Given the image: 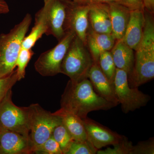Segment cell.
<instances>
[{
    "label": "cell",
    "instance_id": "1",
    "mask_svg": "<svg viewBox=\"0 0 154 154\" xmlns=\"http://www.w3.org/2000/svg\"><path fill=\"white\" fill-rule=\"evenodd\" d=\"M61 110L82 119L88 113L99 110H108L117 106L98 95L88 79L79 82L69 80L60 100Z\"/></svg>",
    "mask_w": 154,
    "mask_h": 154
},
{
    "label": "cell",
    "instance_id": "2",
    "mask_svg": "<svg viewBox=\"0 0 154 154\" xmlns=\"http://www.w3.org/2000/svg\"><path fill=\"white\" fill-rule=\"evenodd\" d=\"M145 22L142 39L135 51L132 72L128 76L131 88H138L154 78V24L151 15L144 10Z\"/></svg>",
    "mask_w": 154,
    "mask_h": 154
},
{
    "label": "cell",
    "instance_id": "3",
    "mask_svg": "<svg viewBox=\"0 0 154 154\" xmlns=\"http://www.w3.org/2000/svg\"><path fill=\"white\" fill-rule=\"evenodd\" d=\"M28 14L8 33L0 35V78L7 76L15 70L22 42L32 22Z\"/></svg>",
    "mask_w": 154,
    "mask_h": 154
},
{
    "label": "cell",
    "instance_id": "4",
    "mask_svg": "<svg viewBox=\"0 0 154 154\" xmlns=\"http://www.w3.org/2000/svg\"><path fill=\"white\" fill-rule=\"evenodd\" d=\"M28 137L35 153L62 121L59 116L45 110L39 104H33L28 107Z\"/></svg>",
    "mask_w": 154,
    "mask_h": 154
},
{
    "label": "cell",
    "instance_id": "5",
    "mask_svg": "<svg viewBox=\"0 0 154 154\" xmlns=\"http://www.w3.org/2000/svg\"><path fill=\"white\" fill-rule=\"evenodd\" d=\"M94 62L87 46L79 37L72 40L61 66V73L79 82L88 79Z\"/></svg>",
    "mask_w": 154,
    "mask_h": 154
},
{
    "label": "cell",
    "instance_id": "6",
    "mask_svg": "<svg viewBox=\"0 0 154 154\" xmlns=\"http://www.w3.org/2000/svg\"><path fill=\"white\" fill-rule=\"evenodd\" d=\"M116 95L124 113L133 111L146 106L150 96L139 91L137 88L130 87L128 75L123 70L116 69L114 80Z\"/></svg>",
    "mask_w": 154,
    "mask_h": 154
},
{
    "label": "cell",
    "instance_id": "7",
    "mask_svg": "<svg viewBox=\"0 0 154 154\" xmlns=\"http://www.w3.org/2000/svg\"><path fill=\"white\" fill-rule=\"evenodd\" d=\"M75 36L73 32L67 31L56 46L42 53L34 63L36 71L44 77L61 73L62 63Z\"/></svg>",
    "mask_w": 154,
    "mask_h": 154
},
{
    "label": "cell",
    "instance_id": "8",
    "mask_svg": "<svg viewBox=\"0 0 154 154\" xmlns=\"http://www.w3.org/2000/svg\"><path fill=\"white\" fill-rule=\"evenodd\" d=\"M12 89L0 103V125L4 129L28 137V107H19L13 103Z\"/></svg>",
    "mask_w": 154,
    "mask_h": 154
},
{
    "label": "cell",
    "instance_id": "9",
    "mask_svg": "<svg viewBox=\"0 0 154 154\" xmlns=\"http://www.w3.org/2000/svg\"><path fill=\"white\" fill-rule=\"evenodd\" d=\"M71 0H50L42 8L45 14L47 30L45 34L60 40L65 35V30L68 6Z\"/></svg>",
    "mask_w": 154,
    "mask_h": 154
},
{
    "label": "cell",
    "instance_id": "10",
    "mask_svg": "<svg viewBox=\"0 0 154 154\" xmlns=\"http://www.w3.org/2000/svg\"><path fill=\"white\" fill-rule=\"evenodd\" d=\"M90 4H77L70 1L68 6L66 32L72 31L86 45V38L90 27L89 13Z\"/></svg>",
    "mask_w": 154,
    "mask_h": 154
},
{
    "label": "cell",
    "instance_id": "11",
    "mask_svg": "<svg viewBox=\"0 0 154 154\" xmlns=\"http://www.w3.org/2000/svg\"><path fill=\"white\" fill-rule=\"evenodd\" d=\"M83 121L87 140L97 149H100L107 146L116 144L124 137V136L118 134L88 117L83 119Z\"/></svg>",
    "mask_w": 154,
    "mask_h": 154
},
{
    "label": "cell",
    "instance_id": "12",
    "mask_svg": "<svg viewBox=\"0 0 154 154\" xmlns=\"http://www.w3.org/2000/svg\"><path fill=\"white\" fill-rule=\"evenodd\" d=\"M33 153L29 137L3 128L0 139V154Z\"/></svg>",
    "mask_w": 154,
    "mask_h": 154
},
{
    "label": "cell",
    "instance_id": "13",
    "mask_svg": "<svg viewBox=\"0 0 154 154\" xmlns=\"http://www.w3.org/2000/svg\"><path fill=\"white\" fill-rule=\"evenodd\" d=\"M88 79L96 93L109 102L119 103L116 95L114 84L110 82L99 67L98 63H94L88 74Z\"/></svg>",
    "mask_w": 154,
    "mask_h": 154
},
{
    "label": "cell",
    "instance_id": "14",
    "mask_svg": "<svg viewBox=\"0 0 154 154\" xmlns=\"http://www.w3.org/2000/svg\"><path fill=\"white\" fill-rule=\"evenodd\" d=\"M106 4L111 24V35L116 40L122 39L129 22L131 10L118 2Z\"/></svg>",
    "mask_w": 154,
    "mask_h": 154
},
{
    "label": "cell",
    "instance_id": "15",
    "mask_svg": "<svg viewBox=\"0 0 154 154\" xmlns=\"http://www.w3.org/2000/svg\"><path fill=\"white\" fill-rule=\"evenodd\" d=\"M145 22L144 10L131 11L129 22L122 39L134 51L137 48L142 39Z\"/></svg>",
    "mask_w": 154,
    "mask_h": 154
},
{
    "label": "cell",
    "instance_id": "16",
    "mask_svg": "<svg viewBox=\"0 0 154 154\" xmlns=\"http://www.w3.org/2000/svg\"><path fill=\"white\" fill-rule=\"evenodd\" d=\"M116 41L111 34L97 33L90 26L86 38V46L94 62L98 63L99 56L102 53L110 51Z\"/></svg>",
    "mask_w": 154,
    "mask_h": 154
},
{
    "label": "cell",
    "instance_id": "17",
    "mask_svg": "<svg viewBox=\"0 0 154 154\" xmlns=\"http://www.w3.org/2000/svg\"><path fill=\"white\" fill-rule=\"evenodd\" d=\"M134 51L122 39L116 40L110 51L116 68L126 72L128 76L132 72L134 66Z\"/></svg>",
    "mask_w": 154,
    "mask_h": 154
},
{
    "label": "cell",
    "instance_id": "18",
    "mask_svg": "<svg viewBox=\"0 0 154 154\" xmlns=\"http://www.w3.org/2000/svg\"><path fill=\"white\" fill-rule=\"evenodd\" d=\"M90 26L97 33L111 34V24L105 4H90Z\"/></svg>",
    "mask_w": 154,
    "mask_h": 154
},
{
    "label": "cell",
    "instance_id": "19",
    "mask_svg": "<svg viewBox=\"0 0 154 154\" xmlns=\"http://www.w3.org/2000/svg\"><path fill=\"white\" fill-rule=\"evenodd\" d=\"M54 113L60 116L61 118L62 124L67 130L74 140H88L83 119L77 116L60 109L56 111Z\"/></svg>",
    "mask_w": 154,
    "mask_h": 154
},
{
    "label": "cell",
    "instance_id": "20",
    "mask_svg": "<svg viewBox=\"0 0 154 154\" xmlns=\"http://www.w3.org/2000/svg\"><path fill=\"white\" fill-rule=\"evenodd\" d=\"M47 30L45 14L42 8L36 13L35 17V23L28 36H25L22 42V48L32 49L36 42L45 34Z\"/></svg>",
    "mask_w": 154,
    "mask_h": 154
},
{
    "label": "cell",
    "instance_id": "21",
    "mask_svg": "<svg viewBox=\"0 0 154 154\" xmlns=\"http://www.w3.org/2000/svg\"><path fill=\"white\" fill-rule=\"evenodd\" d=\"M98 64L110 82L114 84L116 68L110 51L102 53L99 56Z\"/></svg>",
    "mask_w": 154,
    "mask_h": 154
},
{
    "label": "cell",
    "instance_id": "22",
    "mask_svg": "<svg viewBox=\"0 0 154 154\" xmlns=\"http://www.w3.org/2000/svg\"><path fill=\"white\" fill-rule=\"evenodd\" d=\"M52 136L59 144L63 154L66 153L71 145L74 141L62 124L58 125L54 128Z\"/></svg>",
    "mask_w": 154,
    "mask_h": 154
},
{
    "label": "cell",
    "instance_id": "23",
    "mask_svg": "<svg viewBox=\"0 0 154 154\" xmlns=\"http://www.w3.org/2000/svg\"><path fill=\"white\" fill-rule=\"evenodd\" d=\"M34 52L32 49L21 48L16 62V67L19 81L24 79L26 73V68L31 59Z\"/></svg>",
    "mask_w": 154,
    "mask_h": 154
},
{
    "label": "cell",
    "instance_id": "24",
    "mask_svg": "<svg viewBox=\"0 0 154 154\" xmlns=\"http://www.w3.org/2000/svg\"><path fill=\"white\" fill-rule=\"evenodd\" d=\"M98 150L88 140H74L66 154H95Z\"/></svg>",
    "mask_w": 154,
    "mask_h": 154
},
{
    "label": "cell",
    "instance_id": "25",
    "mask_svg": "<svg viewBox=\"0 0 154 154\" xmlns=\"http://www.w3.org/2000/svg\"><path fill=\"white\" fill-rule=\"evenodd\" d=\"M112 148H108L105 150H98V154H131L133 145L125 136L118 143L113 145Z\"/></svg>",
    "mask_w": 154,
    "mask_h": 154
},
{
    "label": "cell",
    "instance_id": "26",
    "mask_svg": "<svg viewBox=\"0 0 154 154\" xmlns=\"http://www.w3.org/2000/svg\"><path fill=\"white\" fill-rule=\"evenodd\" d=\"M18 81H19L17 70L7 76L0 78V103Z\"/></svg>",
    "mask_w": 154,
    "mask_h": 154
},
{
    "label": "cell",
    "instance_id": "27",
    "mask_svg": "<svg viewBox=\"0 0 154 154\" xmlns=\"http://www.w3.org/2000/svg\"><path fill=\"white\" fill-rule=\"evenodd\" d=\"M35 153L63 154L60 146L52 135L36 150Z\"/></svg>",
    "mask_w": 154,
    "mask_h": 154
},
{
    "label": "cell",
    "instance_id": "28",
    "mask_svg": "<svg viewBox=\"0 0 154 154\" xmlns=\"http://www.w3.org/2000/svg\"><path fill=\"white\" fill-rule=\"evenodd\" d=\"M154 154L153 138L148 140L141 142L136 146H133L131 154Z\"/></svg>",
    "mask_w": 154,
    "mask_h": 154
},
{
    "label": "cell",
    "instance_id": "29",
    "mask_svg": "<svg viewBox=\"0 0 154 154\" xmlns=\"http://www.w3.org/2000/svg\"><path fill=\"white\" fill-rule=\"evenodd\" d=\"M119 3L128 8L131 11L144 10L142 0H119Z\"/></svg>",
    "mask_w": 154,
    "mask_h": 154
},
{
    "label": "cell",
    "instance_id": "30",
    "mask_svg": "<svg viewBox=\"0 0 154 154\" xmlns=\"http://www.w3.org/2000/svg\"><path fill=\"white\" fill-rule=\"evenodd\" d=\"M144 9L149 14L153 15L154 0H142Z\"/></svg>",
    "mask_w": 154,
    "mask_h": 154
},
{
    "label": "cell",
    "instance_id": "31",
    "mask_svg": "<svg viewBox=\"0 0 154 154\" xmlns=\"http://www.w3.org/2000/svg\"><path fill=\"white\" fill-rule=\"evenodd\" d=\"M9 11V6L5 0H0V15L8 14Z\"/></svg>",
    "mask_w": 154,
    "mask_h": 154
},
{
    "label": "cell",
    "instance_id": "32",
    "mask_svg": "<svg viewBox=\"0 0 154 154\" xmlns=\"http://www.w3.org/2000/svg\"><path fill=\"white\" fill-rule=\"evenodd\" d=\"M119 0H87L89 4H108L113 2H119Z\"/></svg>",
    "mask_w": 154,
    "mask_h": 154
},
{
    "label": "cell",
    "instance_id": "33",
    "mask_svg": "<svg viewBox=\"0 0 154 154\" xmlns=\"http://www.w3.org/2000/svg\"><path fill=\"white\" fill-rule=\"evenodd\" d=\"M73 2L77 3V4H85L88 3L87 0H72Z\"/></svg>",
    "mask_w": 154,
    "mask_h": 154
},
{
    "label": "cell",
    "instance_id": "34",
    "mask_svg": "<svg viewBox=\"0 0 154 154\" xmlns=\"http://www.w3.org/2000/svg\"><path fill=\"white\" fill-rule=\"evenodd\" d=\"M3 128L0 125V139H1V135H2V132Z\"/></svg>",
    "mask_w": 154,
    "mask_h": 154
},
{
    "label": "cell",
    "instance_id": "35",
    "mask_svg": "<svg viewBox=\"0 0 154 154\" xmlns=\"http://www.w3.org/2000/svg\"><path fill=\"white\" fill-rule=\"evenodd\" d=\"M50 0H44V4H45V3L48 2Z\"/></svg>",
    "mask_w": 154,
    "mask_h": 154
}]
</instances>
